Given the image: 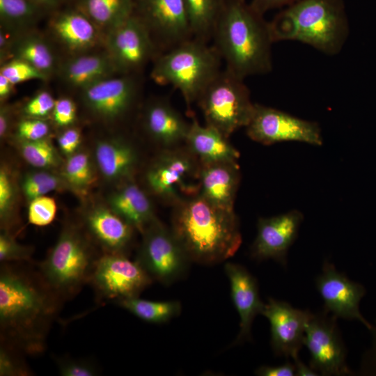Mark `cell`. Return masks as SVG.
<instances>
[{"label": "cell", "instance_id": "cell-45", "mask_svg": "<svg viewBox=\"0 0 376 376\" xmlns=\"http://www.w3.org/2000/svg\"><path fill=\"white\" fill-rule=\"evenodd\" d=\"M81 136L77 128L68 127L58 137V143L63 153L70 156L75 153L81 143Z\"/></svg>", "mask_w": 376, "mask_h": 376}, {"label": "cell", "instance_id": "cell-28", "mask_svg": "<svg viewBox=\"0 0 376 376\" xmlns=\"http://www.w3.org/2000/svg\"><path fill=\"white\" fill-rule=\"evenodd\" d=\"M95 157L100 173L109 180H120L130 175L137 162L133 147L119 139L98 141L95 148Z\"/></svg>", "mask_w": 376, "mask_h": 376}, {"label": "cell", "instance_id": "cell-6", "mask_svg": "<svg viewBox=\"0 0 376 376\" xmlns=\"http://www.w3.org/2000/svg\"><path fill=\"white\" fill-rule=\"evenodd\" d=\"M99 257L76 226H65L38 269L47 285L64 301L89 284Z\"/></svg>", "mask_w": 376, "mask_h": 376}, {"label": "cell", "instance_id": "cell-48", "mask_svg": "<svg viewBox=\"0 0 376 376\" xmlns=\"http://www.w3.org/2000/svg\"><path fill=\"white\" fill-rule=\"evenodd\" d=\"M299 0H251L250 5L258 13L263 15L271 10L287 7Z\"/></svg>", "mask_w": 376, "mask_h": 376}, {"label": "cell", "instance_id": "cell-15", "mask_svg": "<svg viewBox=\"0 0 376 376\" xmlns=\"http://www.w3.org/2000/svg\"><path fill=\"white\" fill-rule=\"evenodd\" d=\"M315 285L324 301V312L336 318L358 320L370 329L372 324L359 311V303L366 292L363 285L349 279L325 260L322 273L315 279Z\"/></svg>", "mask_w": 376, "mask_h": 376}, {"label": "cell", "instance_id": "cell-12", "mask_svg": "<svg viewBox=\"0 0 376 376\" xmlns=\"http://www.w3.org/2000/svg\"><path fill=\"white\" fill-rule=\"evenodd\" d=\"M103 45L119 75L136 74L160 54L147 27L134 13L104 36Z\"/></svg>", "mask_w": 376, "mask_h": 376}, {"label": "cell", "instance_id": "cell-52", "mask_svg": "<svg viewBox=\"0 0 376 376\" xmlns=\"http://www.w3.org/2000/svg\"><path fill=\"white\" fill-rule=\"evenodd\" d=\"M48 13H52L60 8V7L69 0H35Z\"/></svg>", "mask_w": 376, "mask_h": 376}, {"label": "cell", "instance_id": "cell-4", "mask_svg": "<svg viewBox=\"0 0 376 376\" xmlns=\"http://www.w3.org/2000/svg\"><path fill=\"white\" fill-rule=\"evenodd\" d=\"M274 42L295 40L320 52H340L350 33L343 0H299L269 22Z\"/></svg>", "mask_w": 376, "mask_h": 376}, {"label": "cell", "instance_id": "cell-1", "mask_svg": "<svg viewBox=\"0 0 376 376\" xmlns=\"http://www.w3.org/2000/svg\"><path fill=\"white\" fill-rule=\"evenodd\" d=\"M63 303L38 269L1 263V343L15 347L24 354L42 353Z\"/></svg>", "mask_w": 376, "mask_h": 376}, {"label": "cell", "instance_id": "cell-25", "mask_svg": "<svg viewBox=\"0 0 376 376\" xmlns=\"http://www.w3.org/2000/svg\"><path fill=\"white\" fill-rule=\"evenodd\" d=\"M185 142L201 164L237 162L240 157L228 137L212 127L201 125L196 118L190 123Z\"/></svg>", "mask_w": 376, "mask_h": 376}, {"label": "cell", "instance_id": "cell-36", "mask_svg": "<svg viewBox=\"0 0 376 376\" xmlns=\"http://www.w3.org/2000/svg\"><path fill=\"white\" fill-rule=\"evenodd\" d=\"M24 354L15 347L1 343L0 346V375L27 376L31 372L22 357Z\"/></svg>", "mask_w": 376, "mask_h": 376}, {"label": "cell", "instance_id": "cell-30", "mask_svg": "<svg viewBox=\"0 0 376 376\" xmlns=\"http://www.w3.org/2000/svg\"><path fill=\"white\" fill-rule=\"evenodd\" d=\"M47 13L35 0H0L1 28L15 34L30 31Z\"/></svg>", "mask_w": 376, "mask_h": 376}, {"label": "cell", "instance_id": "cell-47", "mask_svg": "<svg viewBox=\"0 0 376 376\" xmlns=\"http://www.w3.org/2000/svg\"><path fill=\"white\" fill-rule=\"evenodd\" d=\"M256 374L260 376H293L295 375L294 363L287 361L279 366H263L256 370Z\"/></svg>", "mask_w": 376, "mask_h": 376}, {"label": "cell", "instance_id": "cell-5", "mask_svg": "<svg viewBox=\"0 0 376 376\" xmlns=\"http://www.w3.org/2000/svg\"><path fill=\"white\" fill-rule=\"evenodd\" d=\"M221 61L213 45L191 38L159 54L150 77L159 85L178 90L189 107L221 70Z\"/></svg>", "mask_w": 376, "mask_h": 376}, {"label": "cell", "instance_id": "cell-10", "mask_svg": "<svg viewBox=\"0 0 376 376\" xmlns=\"http://www.w3.org/2000/svg\"><path fill=\"white\" fill-rule=\"evenodd\" d=\"M152 278L136 262L125 254L104 253L97 260L89 282L98 301L139 297Z\"/></svg>", "mask_w": 376, "mask_h": 376}, {"label": "cell", "instance_id": "cell-32", "mask_svg": "<svg viewBox=\"0 0 376 376\" xmlns=\"http://www.w3.org/2000/svg\"><path fill=\"white\" fill-rule=\"evenodd\" d=\"M116 304L137 318L150 323H162L177 316L181 305L177 301H152L139 297L120 299Z\"/></svg>", "mask_w": 376, "mask_h": 376}, {"label": "cell", "instance_id": "cell-14", "mask_svg": "<svg viewBox=\"0 0 376 376\" xmlns=\"http://www.w3.org/2000/svg\"><path fill=\"white\" fill-rule=\"evenodd\" d=\"M246 130L250 139L264 145L287 141L322 144L321 130L317 123L256 103Z\"/></svg>", "mask_w": 376, "mask_h": 376}, {"label": "cell", "instance_id": "cell-27", "mask_svg": "<svg viewBox=\"0 0 376 376\" xmlns=\"http://www.w3.org/2000/svg\"><path fill=\"white\" fill-rule=\"evenodd\" d=\"M11 58L29 63L48 79L57 72L60 65L47 39L34 29L15 36L10 50Z\"/></svg>", "mask_w": 376, "mask_h": 376}, {"label": "cell", "instance_id": "cell-43", "mask_svg": "<svg viewBox=\"0 0 376 376\" xmlns=\"http://www.w3.org/2000/svg\"><path fill=\"white\" fill-rule=\"evenodd\" d=\"M49 125L45 119L25 117L17 125V135L22 141H36L47 138Z\"/></svg>", "mask_w": 376, "mask_h": 376}, {"label": "cell", "instance_id": "cell-9", "mask_svg": "<svg viewBox=\"0 0 376 376\" xmlns=\"http://www.w3.org/2000/svg\"><path fill=\"white\" fill-rule=\"evenodd\" d=\"M136 262L152 279L169 284L180 278L190 260L173 233L157 219L143 231Z\"/></svg>", "mask_w": 376, "mask_h": 376}, {"label": "cell", "instance_id": "cell-31", "mask_svg": "<svg viewBox=\"0 0 376 376\" xmlns=\"http://www.w3.org/2000/svg\"><path fill=\"white\" fill-rule=\"evenodd\" d=\"M193 38L208 42L224 0H184Z\"/></svg>", "mask_w": 376, "mask_h": 376}, {"label": "cell", "instance_id": "cell-3", "mask_svg": "<svg viewBox=\"0 0 376 376\" xmlns=\"http://www.w3.org/2000/svg\"><path fill=\"white\" fill-rule=\"evenodd\" d=\"M171 230L189 259L215 264L231 258L242 243L233 210L216 206L200 194L175 204Z\"/></svg>", "mask_w": 376, "mask_h": 376}, {"label": "cell", "instance_id": "cell-19", "mask_svg": "<svg viewBox=\"0 0 376 376\" xmlns=\"http://www.w3.org/2000/svg\"><path fill=\"white\" fill-rule=\"evenodd\" d=\"M48 30L70 55L89 52L104 44V35L95 24L76 6L51 13Z\"/></svg>", "mask_w": 376, "mask_h": 376}, {"label": "cell", "instance_id": "cell-13", "mask_svg": "<svg viewBox=\"0 0 376 376\" xmlns=\"http://www.w3.org/2000/svg\"><path fill=\"white\" fill-rule=\"evenodd\" d=\"M135 14L160 54L193 38L184 0H135Z\"/></svg>", "mask_w": 376, "mask_h": 376}, {"label": "cell", "instance_id": "cell-37", "mask_svg": "<svg viewBox=\"0 0 376 376\" xmlns=\"http://www.w3.org/2000/svg\"><path fill=\"white\" fill-rule=\"evenodd\" d=\"M0 74L6 77L14 85L30 80L48 79L33 66L17 58H11L1 64Z\"/></svg>", "mask_w": 376, "mask_h": 376}, {"label": "cell", "instance_id": "cell-42", "mask_svg": "<svg viewBox=\"0 0 376 376\" xmlns=\"http://www.w3.org/2000/svg\"><path fill=\"white\" fill-rule=\"evenodd\" d=\"M56 99L47 91H40L32 97L23 107L25 117L45 119L52 116Z\"/></svg>", "mask_w": 376, "mask_h": 376}, {"label": "cell", "instance_id": "cell-21", "mask_svg": "<svg viewBox=\"0 0 376 376\" xmlns=\"http://www.w3.org/2000/svg\"><path fill=\"white\" fill-rule=\"evenodd\" d=\"M57 73L64 84L80 92L102 79L119 75L105 50L70 55L60 63Z\"/></svg>", "mask_w": 376, "mask_h": 376}, {"label": "cell", "instance_id": "cell-20", "mask_svg": "<svg viewBox=\"0 0 376 376\" xmlns=\"http://www.w3.org/2000/svg\"><path fill=\"white\" fill-rule=\"evenodd\" d=\"M225 270L230 281L232 299L240 318L236 342L243 341L250 338L252 322L260 314L264 303L260 298L256 279L245 267L228 263Z\"/></svg>", "mask_w": 376, "mask_h": 376}, {"label": "cell", "instance_id": "cell-7", "mask_svg": "<svg viewBox=\"0 0 376 376\" xmlns=\"http://www.w3.org/2000/svg\"><path fill=\"white\" fill-rule=\"evenodd\" d=\"M243 79L221 70L200 95L197 103L206 125L229 137L249 123L255 107Z\"/></svg>", "mask_w": 376, "mask_h": 376}, {"label": "cell", "instance_id": "cell-24", "mask_svg": "<svg viewBox=\"0 0 376 376\" xmlns=\"http://www.w3.org/2000/svg\"><path fill=\"white\" fill-rule=\"evenodd\" d=\"M143 125L148 134L166 146L185 141L190 123L165 99H157L146 107Z\"/></svg>", "mask_w": 376, "mask_h": 376}, {"label": "cell", "instance_id": "cell-51", "mask_svg": "<svg viewBox=\"0 0 376 376\" xmlns=\"http://www.w3.org/2000/svg\"><path fill=\"white\" fill-rule=\"evenodd\" d=\"M15 85L6 77L0 74V100L4 101L8 98L14 91Z\"/></svg>", "mask_w": 376, "mask_h": 376}, {"label": "cell", "instance_id": "cell-11", "mask_svg": "<svg viewBox=\"0 0 376 376\" xmlns=\"http://www.w3.org/2000/svg\"><path fill=\"white\" fill-rule=\"evenodd\" d=\"M304 345L310 354L309 366L318 373L352 375L346 363V347L334 315L323 311L312 313L306 327Z\"/></svg>", "mask_w": 376, "mask_h": 376}, {"label": "cell", "instance_id": "cell-18", "mask_svg": "<svg viewBox=\"0 0 376 376\" xmlns=\"http://www.w3.org/2000/svg\"><path fill=\"white\" fill-rule=\"evenodd\" d=\"M302 220L303 215L297 210L259 219L257 235L251 247V257L258 261L273 259L286 267L288 250L297 238Z\"/></svg>", "mask_w": 376, "mask_h": 376}, {"label": "cell", "instance_id": "cell-46", "mask_svg": "<svg viewBox=\"0 0 376 376\" xmlns=\"http://www.w3.org/2000/svg\"><path fill=\"white\" fill-rule=\"evenodd\" d=\"M373 342L370 348L363 356L359 373L365 375H376V322L369 329Z\"/></svg>", "mask_w": 376, "mask_h": 376}, {"label": "cell", "instance_id": "cell-29", "mask_svg": "<svg viewBox=\"0 0 376 376\" xmlns=\"http://www.w3.org/2000/svg\"><path fill=\"white\" fill-rule=\"evenodd\" d=\"M134 1L76 0L75 6L95 24L104 37L109 31L133 15Z\"/></svg>", "mask_w": 376, "mask_h": 376}, {"label": "cell", "instance_id": "cell-34", "mask_svg": "<svg viewBox=\"0 0 376 376\" xmlns=\"http://www.w3.org/2000/svg\"><path fill=\"white\" fill-rule=\"evenodd\" d=\"M67 182L63 178L47 172L36 171L27 173L22 181V189L30 201L54 191L63 189Z\"/></svg>", "mask_w": 376, "mask_h": 376}, {"label": "cell", "instance_id": "cell-38", "mask_svg": "<svg viewBox=\"0 0 376 376\" xmlns=\"http://www.w3.org/2000/svg\"><path fill=\"white\" fill-rule=\"evenodd\" d=\"M15 188L8 170L1 166L0 170V217L1 225L8 227L12 224Z\"/></svg>", "mask_w": 376, "mask_h": 376}, {"label": "cell", "instance_id": "cell-41", "mask_svg": "<svg viewBox=\"0 0 376 376\" xmlns=\"http://www.w3.org/2000/svg\"><path fill=\"white\" fill-rule=\"evenodd\" d=\"M58 373L63 376H95L99 374L96 364L83 359L69 357L56 359Z\"/></svg>", "mask_w": 376, "mask_h": 376}, {"label": "cell", "instance_id": "cell-33", "mask_svg": "<svg viewBox=\"0 0 376 376\" xmlns=\"http://www.w3.org/2000/svg\"><path fill=\"white\" fill-rule=\"evenodd\" d=\"M20 150L25 161L36 168H55L61 162L60 156L47 137L36 141H22Z\"/></svg>", "mask_w": 376, "mask_h": 376}, {"label": "cell", "instance_id": "cell-49", "mask_svg": "<svg viewBox=\"0 0 376 376\" xmlns=\"http://www.w3.org/2000/svg\"><path fill=\"white\" fill-rule=\"evenodd\" d=\"M12 109L7 104L0 108V137L4 139L9 132L12 123Z\"/></svg>", "mask_w": 376, "mask_h": 376}, {"label": "cell", "instance_id": "cell-2", "mask_svg": "<svg viewBox=\"0 0 376 376\" xmlns=\"http://www.w3.org/2000/svg\"><path fill=\"white\" fill-rule=\"evenodd\" d=\"M212 39L225 68L236 76L244 79L272 71L269 22L246 0H224Z\"/></svg>", "mask_w": 376, "mask_h": 376}, {"label": "cell", "instance_id": "cell-17", "mask_svg": "<svg viewBox=\"0 0 376 376\" xmlns=\"http://www.w3.org/2000/svg\"><path fill=\"white\" fill-rule=\"evenodd\" d=\"M260 314L270 324L271 345L274 354L292 359L298 357L312 313L294 308L288 302L269 298L267 303L264 304Z\"/></svg>", "mask_w": 376, "mask_h": 376}, {"label": "cell", "instance_id": "cell-35", "mask_svg": "<svg viewBox=\"0 0 376 376\" xmlns=\"http://www.w3.org/2000/svg\"><path fill=\"white\" fill-rule=\"evenodd\" d=\"M63 178L73 188L84 189L89 187L95 175L88 155L84 152L70 155L64 166Z\"/></svg>", "mask_w": 376, "mask_h": 376}, {"label": "cell", "instance_id": "cell-8", "mask_svg": "<svg viewBox=\"0 0 376 376\" xmlns=\"http://www.w3.org/2000/svg\"><path fill=\"white\" fill-rule=\"evenodd\" d=\"M198 162L189 150L166 151L148 170L147 183L156 195L176 204L183 196L198 194L201 164Z\"/></svg>", "mask_w": 376, "mask_h": 376}, {"label": "cell", "instance_id": "cell-40", "mask_svg": "<svg viewBox=\"0 0 376 376\" xmlns=\"http://www.w3.org/2000/svg\"><path fill=\"white\" fill-rule=\"evenodd\" d=\"M33 249L19 244L7 230L0 235V261L1 263L30 261Z\"/></svg>", "mask_w": 376, "mask_h": 376}, {"label": "cell", "instance_id": "cell-22", "mask_svg": "<svg viewBox=\"0 0 376 376\" xmlns=\"http://www.w3.org/2000/svg\"><path fill=\"white\" fill-rule=\"evenodd\" d=\"M84 225L91 236L107 253L125 255L134 229L111 208L97 207L84 215Z\"/></svg>", "mask_w": 376, "mask_h": 376}, {"label": "cell", "instance_id": "cell-26", "mask_svg": "<svg viewBox=\"0 0 376 376\" xmlns=\"http://www.w3.org/2000/svg\"><path fill=\"white\" fill-rule=\"evenodd\" d=\"M110 208L141 233L155 217L149 198L135 183L123 185L109 198Z\"/></svg>", "mask_w": 376, "mask_h": 376}, {"label": "cell", "instance_id": "cell-16", "mask_svg": "<svg viewBox=\"0 0 376 376\" xmlns=\"http://www.w3.org/2000/svg\"><path fill=\"white\" fill-rule=\"evenodd\" d=\"M136 74L116 75L81 91L86 108L96 117L113 121L125 116L133 105L139 84Z\"/></svg>", "mask_w": 376, "mask_h": 376}, {"label": "cell", "instance_id": "cell-50", "mask_svg": "<svg viewBox=\"0 0 376 376\" xmlns=\"http://www.w3.org/2000/svg\"><path fill=\"white\" fill-rule=\"evenodd\" d=\"M295 366V375L297 376H316L319 374L310 366H306L298 357L292 359Z\"/></svg>", "mask_w": 376, "mask_h": 376}, {"label": "cell", "instance_id": "cell-44", "mask_svg": "<svg viewBox=\"0 0 376 376\" xmlns=\"http://www.w3.org/2000/svg\"><path fill=\"white\" fill-rule=\"evenodd\" d=\"M54 123L61 127H69L76 120L77 107L72 100L63 97L56 99L52 114Z\"/></svg>", "mask_w": 376, "mask_h": 376}, {"label": "cell", "instance_id": "cell-39", "mask_svg": "<svg viewBox=\"0 0 376 376\" xmlns=\"http://www.w3.org/2000/svg\"><path fill=\"white\" fill-rule=\"evenodd\" d=\"M54 198L42 196L31 200L28 209V220L33 225L45 226L51 224L56 214Z\"/></svg>", "mask_w": 376, "mask_h": 376}, {"label": "cell", "instance_id": "cell-23", "mask_svg": "<svg viewBox=\"0 0 376 376\" xmlns=\"http://www.w3.org/2000/svg\"><path fill=\"white\" fill-rule=\"evenodd\" d=\"M239 181L237 162L201 164L198 194L216 206L233 210Z\"/></svg>", "mask_w": 376, "mask_h": 376}]
</instances>
